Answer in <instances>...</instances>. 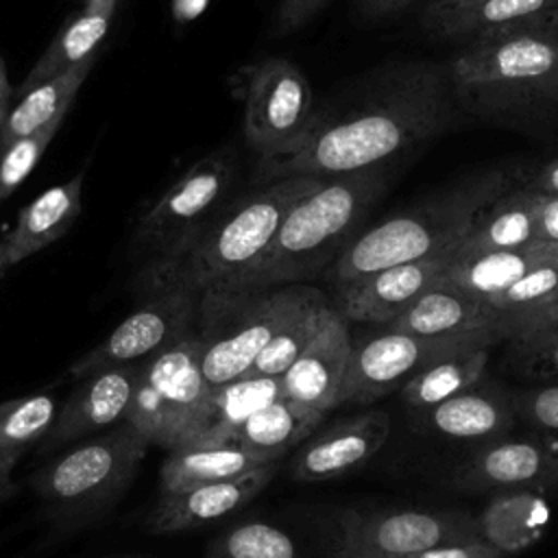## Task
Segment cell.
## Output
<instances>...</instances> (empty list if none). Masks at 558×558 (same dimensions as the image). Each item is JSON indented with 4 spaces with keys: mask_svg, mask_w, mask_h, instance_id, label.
<instances>
[{
    "mask_svg": "<svg viewBox=\"0 0 558 558\" xmlns=\"http://www.w3.org/2000/svg\"><path fill=\"white\" fill-rule=\"evenodd\" d=\"M554 320H558V296L547 305V310L538 316V320L534 323V327L530 329V331H536V329H543V327H547V325H551ZM527 333V331H525Z\"/></svg>",
    "mask_w": 558,
    "mask_h": 558,
    "instance_id": "49",
    "label": "cell"
},
{
    "mask_svg": "<svg viewBox=\"0 0 558 558\" xmlns=\"http://www.w3.org/2000/svg\"><path fill=\"white\" fill-rule=\"evenodd\" d=\"M418 414V425L445 438L488 442L504 436L517 416L512 395L484 381Z\"/></svg>",
    "mask_w": 558,
    "mask_h": 558,
    "instance_id": "21",
    "label": "cell"
},
{
    "mask_svg": "<svg viewBox=\"0 0 558 558\" xmlns=\"http://www.w3.org/2000/svg\"><path fill=\"white\" fill-rule=\"evenodd\" d=\"M113 9L116 0H85V11L52 39V44L33 65L22 85V94L76 65L78 61L96 57V48L109 31Z\"/></svg>",
    "mask_w": 558,
    "mask_h": 558,
    "instance_id": "31",
    "label": "cell"
},
{
    "mask_svg": "<svg viewBox=\"0 0 558 558\" xmlns=\"http://www.w3.org/2000/svg\"><path fill=\"white\" fill-rule=\"evenodd\" d=\"M464 490H538L558 484V442L495 438L480 447L458 471Z\"/></svg>",
    "mask_w": 558,
    "mask_h": 558,
    "instance_id": "15",
    "label": "cell"
},
{
    "mask_svg": "<svg viewBox=\"0 0 558 558\" xmlns=\"http://www.w3.org/2000/svg\"><path fill=\"white\" fill-rule=\"evenodd\" d=\"M137 373L140 362L102 368L83 377L57 412L50 432L44 436V451L124 421L135 392Z\"/></svg>",
    "mask_w": 558,
    "mask_h": 558,
    "instance_id": "18",
    "label": "cell"
},
{
    "mask_svg": "<svg viewBox=\"0 0 558 558\" xmlns=\"http://www.w3.org/2000/svg\"><path fill=\"white\" fill-rule=\"evenodd\" d=\"M477 538V521L458 512L344 510L336 523L329 558H403L436 545Z\"/></svg>",
    "mask_w": 558,
    "mask_h": 558,
    "instance_id": "11",
    "label": "cell"
},
{
    "mask_svg": "<svg viewBox=\"0 0 558 558\" xmlns=\"http://www.w3.org/2000/svg\"><path fill=\"white\" fill-rule=\"evenodd\" d=\"M484 0H427L423 11H445V9H456V7H466Z\"/></svg>",
    "mask_w": 558,
    "mask_h": 558,
    "instance_id": "48",
    "label": "cell"
},
{
    "mask_svg": "<svg viewBox=\"0 0 558 558\" xmlns=\"http://www.w3.org/2000/svg\"><path fill=\"white\" fill-rule=\"evenodd\" d=\"M543 329H551V331H558V320H554L551 325H547V327H543Z\"/></svg>",
    "mask_w": 558,
    "mask_h": 558,
    "instance_id": "52",
    "label": "cell"
},
{
    "mask_svg": "<svg viewBox=\"0 0 558 558\" xmlns=\"http://www.w3.org/2000/svg\"><path fill=\"white\" fill-rule=\"evenodd\" d=\"M547 96H558V74L554 76V81L549 83V87H547Z\"/></svg>",
    "mask_w": 558,
    "mask_h": 558,
    "instance_id": "51",
    "label": "cell"
},
{
    "mask_svg": "<svg viewBox=\"0 0 558 558\" xmlns=\"http://www.w3.org/2000/svg\"><path fill=\"white\" fill-rule=\"evenodd\" d=\"M351 333L347 318L333 307H327L323 327L301 355L288 366L281 379V395L316 410L338 405L340 388L351 357Z\"/></svg>",
    "mask_w": 558,
    "mask_h": 558,
    "instance_id": "17",
    "label": "cell"
},
{
    "mask_svg": "<svg viewBox=\"0 0 558 558\" xmlns=\"http://www.w3.org/2000/svg\"><path fill=\"white\" fill-rule=\"evenodd\" d=\"M416 2H421V0H360V9L366 17L381 20V17L399 15Z\"/></svg>",
    "mask_w": 558,
    "mask_h": 558,
    "instance_id": "43",
    "label": "cell"
},
{
    "mask_svg": "<svg viewBox=\"0 0 558 558\" xmlns=\"http://www.w3.org/2000/svg\"><path fill=\"white\" fill-rule=\"evenodd\" d=\"M327 412L279 397L255 412L233 436V442L264 462H279L286 453L307 440Z\"/></svg>",
    "mask_w": 558,
    "mask_h": 558,
    "instance_id": "26",
    "label": "cell"
},
{
    "mask_svg": "<svg viewBox=\"0 0 558 558\" xmlns=\"http://www.w3.org/2000/svg\"><path fill=\"white\" fill-rule=\"evenodd\" d=\"M530 185L538 192H545V194H558V159L547 161L538 170V174L534 177V181Z\"/></svg>",
    "mask_w": 558,
    "mask_h": 558,
    "instance_id": "45",
    "label": "cell"
},
{
    "mask_svg": "<svg viewBox=\"0 0 558 558\" xmlns=\"http://www.w3.org/2000/svg\"><path fill=\"white\" fill-rule=\"evenodd\" d=\"M277 469L279 462H272L229 480L161 495L146 517V530L153 534H172L218 521L259 495L270 484Z\"/></svg>",
    "mask_w": 558,
    "mask_h": 558,
    "instance_id": "19",
    "label": "cell"
},
{
    "mask_svg": "<svg viewBox=\"0 0 558 558\" xmlns=\"http://www.w3.org/2000/svg\"><path fill=\"white\" fill-rule=\"evenodd\" d=\"M148 440L126 421L92 434L35 475V490L65 517L111 506L135 477Z\"/></svg>",
    "mask_w": 558,
    "mask_h": 558,
    "instance_id": "7",
    "label": "cell"
},
{
    "mask_svg": "<svg viewBox=\"0 0 558 558\" xmlns=\"http://www.w3.org/2000/svg\"><path fill=\"white\" fill-rule=\"evenodd\" d=\"M506 187L508 179L497 170L473 174L438 196L355 235L325 275L333 286H342L388 266L453 251L475 214L506 192Z\"/></svg>",
    "mask_w": 558,
    "mask_h": 558,
    "instance_id": "4",
    "label": "cell"
},
{
    "mask_svg": "<svg viewBox=\"0 0 558 558\" xmlns=\"http://www.w3.org/2000/svg\"><path fill=\"white\" fill-rule=\"evenodd\" d=\"M514 414L545 432H558V384H545L512 395Z\"/></svg>",
    "mask_w": 558,
    "mask_h": 558,
    "instance_id": "39",
    "label": "cell"
},
{
    "mask_svg": "<svg viewBox=\"0 0 558 558\" xmlns=\"http://www.w3.org/2000/svg\"><path fill=\"white\" fill-rule=\"evenodd\" d=\"M244 140L259 161L292 153L316 122L307 76L283 57L253 65L244 81Z\"/></svg>",
    "mask_w": 558,
    "mask_h": 558,
    "instance_id": "10",
    "label": "cell"
},
{
    "mask_svg": "<svg viewBox=\"0 0 558 558\" xmlns=\"http://www.w3.org/2000/svg\"><path fill=\"white\" fill-rule=\"evenodd\" d=\"M558 244L536 240L532 244L508 248V251H490L475 255H456L451 257L445 272L438 277L440 283H447L473 299H488L517 279L534 270L536 266L556 259Z\"/></svg>",
    "mask_w": 558,
    "mask_h": 558,
    "instance_id": "22",
    "label": "cell"
},
{
    "mask_svg": "<svg viewBox=\"0 0 558 558\" xmlns=\"http://www.w3.org/2000/svg\"><path fill=\"white\" fill-rule=\"evenodd\" d=\"M207 2L209 0H172V15L181 24L192 22L207 9Z\"/></svg>",
    "mask_w": 558,
    "mask_h": 558,
    "instance_id": "46",
    "label": "cell"
},
{
    "mask_svg": "<svg viewBox=\"0 0 558 558\" xmlns=\"http://www.w3.org/2000/svg\"><path fill=\"white\" fill-rule=\"evenodd\" d=\"M403 558H506V556L495 547H490L488 543H484L482 538H477V541H464V543L436 545Z\"/></svg>",
    "mask_w": 558,
    "mask_h": 558,
    "instance_id": "41",
    "label": "cell"
},
{
    "mask_svg": "<svg viewBox=\"0 0 558 558\" xmlns=\"http://www.w3.org/2000/svg\"><path fill=\"white\" fill-rule=\"evenodd\" d=\"M525 31H541V33H547V35H554L558 37V7L545 15H541L536 22H532L530 28Z\"/></svg>",
    "mask_w": 558,
    "mask_h": 558,
    "instance_id": "47",
    "label": "cell"
},
{
    "mask_svg": "<svg viewBox=\"0 0 558 558\" xmlns=\"http://www.w3.org/2000/svg\"><path fill=\"white\" fill-rule=\"evenodd\" d=\"M488 347H475L438 360L401 386V399L416 412L434 408L484 381Z\"/></svg>",
    "mask_w": 558,
    "mask_h": 558,
    "instance_id": "33",
    "label": "cell"
},
{
    "mask_svg": "<svg viewBox=\"0 0 558 558\" xmlns=\"http://www.w3.org/2000/svg\"><path fill=\"white\" fill-rule=\"evenodd\" d=\"M451 105L445 76L436 68H410L395 76L375 100L338 118L316 116L305 140L288 155L259 161L266 181L283 177H336L381 166L449 122Z\"/></svg>",
    "mask_w": 558,
    "mask_h": 558,
    "instance_id": "1",
    "label": "cell"
},
{
    "mask_svg": "<svg viewBox=\"0 0 558 558\" xmlns=\"http://www.w3.org/2000/svg\"><path fill=\"white\" fill-rule=\"evenodd\" d=\"M384 187L386 170L379 166L325 177L288 211L259 264L227 292L266 290L318 277L355 238Z\"/></svg>",
    "mask_w": 558,
    "mask_h": 558,
    "instance_id": "3",
    "label": "cell"
},
{
    "mask_svg": "<svg viewBox=\"0 0 558 558\" xmlns=\"http://www.w3.org/2000/svg\"><path fill=\"white\" fill-rule=\"evenodd\" d=\"M558 0H484L445 11H423V26L438 37L484 39L525 31L541 15L554 11Z\"/></svg>",
    "mask_w": 558,
    "mask_h": 558,
    "instance_id": "25",
    "label": "cell"
},
{
    "mask_svg": "<svg viewBox=\"0 0 558 558\" xmlns=\"http://www.w3.org/2000/svg\"><path fill=\"white\" fill-rule=\"evenodd\" d=\"M207 558H299L290 534L264 521L229 527L207 549Z\"/></svg>",
    "mask_w": 558,
    "mask_h": 558,
    "instance_id": "36",
    "label": "cell"
},
{
    "mask_svg": "<svg viewBox=\"0 0 558 558\" xmlns=\"http://www.w3.org/2000/svg\"><path fill=\"white\" fill-rule=\"evenodd\" d=\"M327 307V296H320L305 305L299 314H294L268 342V347L257 355L246 375L279 377L281 373H286L288 366L301 355V351L314 340V336L323 327Z\"/></svg>",
    "mask_w": 558,
    "mask_h": 558,
    "instance_id": "34",
    "label": "cell"
},
{
    "mask_svg": "<svg viewBox=\"0 0 558 558\" xmlns=\"http://www.w3.org/2000/svg\"><path fill=\"white\" fill-rule=\"evenodd\" d=\"M558 296V257L549 259L506 290L484 299L493 327L501 340H510L534 327L538 316Z\"/></svg>",
    "mask_w": 558,
    "mask_h": 558,
    "instance_id": "30",
    "label": "cell"
},
{
    "mask_svg": "<svg viewBox=\"0 0 558 558\" xmlns=\"http://www.w3.org/2000/svg\"><path fill=\"white\" fill-rule=\"evenodd\" d=\"M81 187L83 172L65 183L48 187L20 211L15 229L2 244L4 266L35 255L57 242L74 225L81 211Z\"/></svg>",
    "mask_w": 558,
    "mask_h": 558,
    "instance_id": "24",
    "label": "cell"
},
{
    "mask_svg": "<svg viewBox=\"0 0 558 558\" xmlns=\"http://www.w3.org/2000/svg\"><path fill=\"white\" fill-rule=\"evenodd\" d=\"M453 253L456 248L423 259L388 266L349 283L336 286V310L347 320L377 323L386 327L438 281V277L449 266Z\"/></svg>",
    "mask_w": 558,
    "mask_h": 558,
    "instance_id": "14",
    "label": "cell"
},
{
    "mask_svg": "<svg viewBox=\"0 0 558 558\" xmlns=\"http://www.w3.org/2000/svg\"><path fill=\"white\" fill-rule=\"evenodd\" d=\"M493 336H458V338H423L395 329L353 342L347 375L340 388V403H371L401 390L405 381L425 371L429 364L449 355L490 347Z\"/></svg>",
    "mask_w": 558,
    "mask_h": 558,
    "instance_id": "12",
    "label": "cell"
},
{
    "mask_svg": "<svg viewBox=\"0 0 558 558\" xmlns=\"http://www.w3.org/2000/svg\"><path fill=\"white\" fill-rule=\"evenodd\" d=\"M390 434L384 410H371L333 423L303 440L288 466L299 482H325L340 477L371 460Z\"/></svg>",
    "mask_w": 558,
    "mask_h": 558,
    "instance_id": "16",
    "label": "cell"
},
{
    "mask_svg": "<svg viewBox=\"0 0 558 558\" xmlns=\"http://www.w3.org/2000/svg\"><path fill=\"white\" fill-rule=\"evenodd\" d=\"M7 98H9V81H7V70H4V61L0 59V118L4 116Z\"/></svg>",
    "mask_w": 558,
    "mask_h": 558,
    "instance_id": "50",
    "label": "cell"
},
{
    "mask_svg": "<svg viewBox=\"0 0 558 558\" xmlns=\"http://www.w3.org/2000/svg\"><path fill=\"white\" fill-rule=\"evenodd\" d=\"M4 268V255H2V246H0V270Z\"/></svg>",
    "mask_w": 558,
    "mask_h": 558,
    "instance_id": "53",
    "label": "cell"
},
{
    "mask_svg": "<svg viewBox=\"0 0 558 558\" xmlns=\"http://www.w3.org/2000/svg\"><path fill=\"white\" fill-rule=\"evenodd\" d=\"M551 510L536 490H501L477 519L484 543L504 556L536 543L549 525Z\"/></svg>",
    "mask_w": 558,
    "mask_h": 558,
    "instance_id": "27",
    "label": "cell"
},
{
    "mask_svg": "<svg viewBox=\"0 0 558 558\" xmlns=\"http://www.w3.org/2000/svg\"><path fill=\"white\" fill-rule=\"evenodd\" d=\"M536 231H538V240L558 244V194L538 192Z\"/></svg>",
    "mask_w": 558,
    "mask_h": 558,
    "instance_id": "42",
    "label": "cell"
},
{
    "mask_svg": "<svg viewBox=\"0 0 558 558\" xmlns=\"http://www.w3.org/2000/svg\"><path fill=\"white\" fill-rule=\"evenodd\" d=\"M386 329L423 338L493 336L497 342L501 340L480 299H473L440 281L410 303L395 320L386 325Z\"/></svg>",
    "mask_w": 558,
    "mask_h": 558,
    "instance_id": "20",
    "label": "cell"
},
{
    "mask_svg": "<svg viewBox=\"0 0 558 558\" xmlns=\"http://www.w3.org/2000/svg\"><path fill=\"white\" fill-rule=\"evenodd\" d=\"M20 456H22L20 451L0 449V499H7L15 490V484L11 480V471L15 469Z\"/></svg>",
    "mask_w": 558,
    "mask_h": 558,
    "instance_id": "44",
    "label": "cell"
},
{
    "mask_svg": "<svg viewBox=\"0 0 558 558\" xmlns=\"http://www.w3.org/2000/svg\"><path fill=\"white\" fill-rule=\"evenodd\" d=\"M323 181L325 177L316 174L272 179L225 205L181 253L142 268L140 292L148 296L172 288L198 294L233 290L266 255L288 211Z\"/></svg>",
    "mask_w": 558,
    "mask_h": 558,
    "instance_id": "2",
    "label": "cell"
},
{
    "mask_svg": "<svg viewBox=\"0 0 558 558\" xmlns=\"http://www.w3.org/2000/svg\"><path fill=\"white\" fill-rule=\"evenodd\" d=\"M238 163L231 150L198 159L137 220L133 246L146 264L181 253L227 205Z\"/></svg>",
    "mask_w": 558,
    "mask_h": 558,
    "instance_id": "9",
    "label": "cell"
},
{
    "mask_svg": "<svg viewBox=\"0 0 558 558\" xmlns=\"http://www.w3.org/2000/svg\"><path fill=\"white\" fill-rule=\"evenodd\" d=\"M320 296L325 292L310 283L203 292L196 333L203 340L201 368L207 384L218 388L246 375L279 329Z\"/></svg>",
    "mask_w": 558,
    "mask_h": 558,
    "instance_id": "5",
    "label": "cell"
},
{
    "mask_svg": "<svg viewBox=\"0 0 558 558\" xmlns=\"http://www.w3.org/2000/svg\"><path fill=\"white\" fill-rule=\"evenodd\" d=\"M460 96L484 107H510L547 94L558 74V37L541 31H512L475 39L451 68Z\"/></svg>",
    "mask_w": 558,
    "mask_h": 558,
    "instance_id": "8",
    "label": "cell"
},
{
    "mask_svg": "<svg viewBox=\"0 0 558 558\" xmlns=\"http://www.w3.org/2000/svg\"><path fill=\"white\" fill-rule=\"evenodd\" d=\"M57 412V399L50 395H28L0 403V449L22 453L35 440H44Z\"/></svg>",
    "mask_w": 558,
    "mask_h": 558,
    "instance_id": "35",
    "label": "cell"
},
{
    "mask_svg": "<svg viewBox=\"0 0 558 558\" xmlns=\"http://www.w3.org/2000/svg\"><path fill=\"white\" fill-rule=\"evenodd\" d=\"M59 126L61 122H52L0 150V203L33 172Z\"/></svg>",
    "mask_w": 558,
    "mask_h": 558,
    "instance_id": "37",
    "label": "cell"
},
{
    "mask_svg": "<svg viewBox=\"0 0 558 558\" xmlns=\"http://www.w3.org/2000/svg\"><path fill=\"white\" fill-rule=\"evenodd\" d=\"M329 0H281L275 13L272 28L277 35H288L305 26Z\"/></svg>",
    "mask_w": 558,
    "mask_h": 558,
    "instance_id": "40",
    "label": "cell"
},
{
    "mask_svg": "<svg viewBox=\"0 0 558 558\" xmlns=\"http://www.w3.org/2000/svg\"><path fill=\"white\" fill-rule=\"evenodd\" d=\"M94 59L96 57L83 59L76 65L63 70L61 74L24 92L17 107L7 116L4 124L0 126V150L52 122H63L76 92L81 89L94 65Z\"/></svg>",
    "mask_w": 558,
    "mask_h": 558,
    "instance_id": "29",
    "label": "cell"
},
{
    "mask_svg": "<svg viewBox=\"0 0 558 558\" xmlns=\"http://www.w3.org/2000/svg\"><path fill=\"white\" fill-rule=\"evenodd\" d=\"M198 305L201 294L185 288L159 290L144 296V303L135 312L70 366V375L83 379L96 371L137 364L161 353L196 329Z\"/></svg>",
    "mask_w": 558,
    "mask_h": 558,
    "instance_id": "13",
    "label": "cell"
},
{
    "mask_svg": "<svg viewBox=\"0 0 558 558\" xmlns=\"http://www.w3.org/2000/svg\"><path fill=\"white\" fill-rule=\"evenodd\" d=\"M196 329L140 362L135 392L124 416L150 445L166 451L192 445L209 423L214 388L203 368Z\"/></svg>",
    "mask_w": 558,
    "mask_h": 558,
    "instance_id": "6",
    "label": "cell"
},
{
    "mask_svg": "<svg viewBox=\"0 0 558 558\" xmlns=\"http://www.w3.org/2000/svg\"><path fill=\"white\" fill-rule=\"evenodd\" d=\"M536 207L538 190L532 185L501 192L475 214L456 255L508 251L536 242Z\"/></svg>",
    "mask_w": 558,
    "mask_h": 558,
    "instance_id": "23",
    "label": "cell"
},
{
    "mask_svg": "<svg viewBox=\"0 0 558 558\" xmlns=\"http://www.w3.org/2000/svg\"><path fill=\"white\" fill-rule=\"evenodd\" d=\"M266 464L272 462H264L262 458L238 447L235 442L214 447L187 445L168 451L159 469V488L161 495L179 493L198 484L229 480Z\"/></svg>",
    "mask_w": 558,
    "mask_h": 558,
    "instance_id": "28",
    "label": "cell"
},
{
    "mask_svg": "<svg viewBox=\"0 0 558 558\" xmlns=\"http://www.w3.org/2000/svg\"><path fill=\"white\" fill-rule=\"evenodd\" d=\"M512 340L510 353L514 366L536 379L558 377V331L536 329L519 333Z\"/></svg>",
    "mask_w": 558,
    "mask_h": 558,
    "instance_id": "38",
    "label": "cell"
},
{
    "mask_svg": "<svg viewBox=\"0 0 558 558\" xmlns=\"http://www.w3.org/2000/svg\"><path fill=\"white\" fill-rule=\"evenodd\" d=\"M281 397L279 377L244 375L225 386L214 388L211 414L203 434L192 442L198 447H214L233 442L238 429L262 408ZM187 447V445H185Z\"/></svg>",
    "mask_w": 558,
    "mask_h": 558,
    "instance_id": "32",
    "label": "cell"
}]
</instances>
